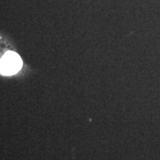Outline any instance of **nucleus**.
<instances>
[{
  "instance_id": "f257e3e1",
  "label": "nucleus",
  "mask_w": 160,
  "mask_h": 160,
  "mask_svg": "<svg viewBox=\"0 0 160 160\" xmlns=\"http://www.w3.org/2000/svg\"><path fill=\"white\" fill-rule=\"evenodd\" d=\"M22 66L21 57L13 51H8L3 56L0 62V73L3 75H13Z\"/></svg>"
}]
</instances>
